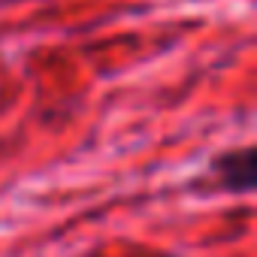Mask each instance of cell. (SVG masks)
<instances>
[{"mask_svg": "<svg viewBox=\"0 0 257 257\" xmlns=\"http://www.w3.org/2000/svg\"><path fill=\"white\" fill-rule=\"evenodd\" d=\"M212 176L215 182L230 191V194H248L254 188V149H233L224 152L215 164H212Z\"/></svg>", "mask_w": 257, "mask_h": 257, "instance_id": "6da1fadb", "label": "cell"}]
</instances>
